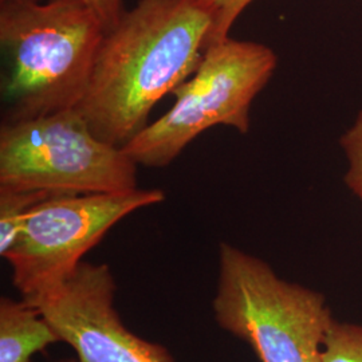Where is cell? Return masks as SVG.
I'll use <instances>...</instances> for the list:
<instances>
[{"label":"cell","mask_w":362,"mask_h":362,"mask_svg":"<svg viewBox=\"0 0 362 362\" xmlns=\"http://www.w3.org/2000/svg\"><path fill=\"white\" fill-rule=\"evenodd\" d=\"M214 26L208 0H139L106 33L78 112L105 143L122 148L156 105L196 71Z\"/></svg>","instance_id":"6da1fadb"},{"label":"cell","mask_w":362,"mask_h":362,"mask_svg":"<svg viewBox=\"0 0 362 362\" xmlns=\"http://www.w3.org/2000/svg\"><path fill=\"white\" fill-rule=\"evenodd\" d=\"M105 35L83 0H0L3 122L76 109Z\"/></svg>","instance_id":"7a4b0ae2"},{"label":"cell","mask_w":362,"mask_h":362,"mask_svg":"<svg viewBox=\"0 0 362 362\" xmlns=\"http://www.w3.org/2000/svg\"><path fill=\"white\" fill-rule=\"evenodd\" d=\"M212 308L220 327L247 342L260 362H321L334 321L321 293L287 282L264 260L224 242Z\"/></svg>","instance_id":"3957f363"},{"label":"cell","mask_w":362,"mask_h":362,"mask_svg":"<svg viewBox=\"0 0 362 362\" xmlns=\"http://www.w3.org/2000/svg\"><path fill=\"white\" fill-rule=\"evenodd\" d=\"M276 66V54L263 43L228 37L209 46L194 74L172 93L175 104L168 112L122 149L139 165L164 168L214 127L246 134L251 105Z\"/></svg>","instance_id":"277c9868"},{"label":"cell","mask_w":362,"mask_h":362,"mask_svg":"<svg viewBox=\"0 0 362 362\" xmlns=\"http://www.w3.org/2000/svg\"><path fill=\"white\" fill-rule=\"evenodd\" d=\"M139 164L98 139L77 109L1 122L0 187L52 194L139 188Z\"/></svg>","instance_id":"5b68a950"},{"label":"cell","mask_w":362,"mask_h":362,"mask_svg":"<svg viewBox=\"0 0 362 362\" xmlns=\"http://www.w3.org/2000/svg\"><path fill=\"white\" fill-rule=\"evenodd\" d=\"M165 200L158 188L57 194L33 208L13 248L3 257L23 299L62 284L110 228L130 214Z\"/></svg>","instance_id":"8992f818"},{"label":"cell","mask_w":362,"mask_h":362,"mask_svg":"<svg viewBox=\"0 0 362 362\" xmlns=\"http://www.w3.org/2000/svg\"><path fill=\"white\" fill-rule=\"evenodd\" d=\"M116 291L107 264L82 262L62 284L25 300L38 308L79 362H175L165 346L122 324Z\"/></svg>","instance_id":"52a82bcc"},{"label":"cell","mask_w":362,"mask_h":362,"mask_svg":"<svg viewBox=\"0 0 362 362\" xmlns=\"http://www.w3.org/2000/svg\"><path fill=\"white\" fill-rule=\"evenodd\" d=\"M59 337L37 306L25 299H0V362H30Z\"/></svg>","instance_id":"ba28073f"},{"label":"cell","mask_w":362,"mask_h":362,"mask_svg":"<svg viewBox=\"0 0 362 362\" xmlns=\"http://www.w3.org/2000/svg\"><path fill=\"white\" fill-rule=\"evenodd\" d=\"M57 196L43 191L0 187V255L4 257L16 243L28 212L40 202Z\"/></svg>","instance_id":"9c48e42d"},{"label":"cell","mask_w":362,"mask_h":362,"mask_svg":"<svg viewBox=\"0 0 362 362\" xmlns=\"http://www.w3.org/2000/svg\"><path fill=\"white\" fill-rule=\"evenodd\" d=\"M321 362H362V325L334 320L325 337Z\"/></svg>","instance_id":"30bf717a"},{"label":"cell","mask_w":362,"mask_h":362,"mask_svg":"<svg viewBox=\"0 0 362 362\" xmlns=\"http://www.w3.org/2000/svg\"><path fill=\"white\" fill-rule=\"evenodd\" d=\"M339 145L348 163L344 180L362 203V110L358 112L349 129L341 136Z\"/></svg>","instance_id":"8fae6325"},{"label":"cell","mask_w":362,"mask_h":362,"mask_svg":"<svg viewBox=\"0 0 362 362\" xmlns=\"http://www.w3.org/2000/svg\"><path fill=\"white\" fill-rule=\"evenodd\" d=\"M214 8V26L208 38L207 50L209 46L221 42L230 37L238 18L245 13L247 7L254 0H208Z\"/></svg>","instance_id":"7c38bea8"},{"label":"cell","mask_w":362,"mask_h":362,"mask_svg":"<svg viewBox=\"0 0 362 362\" xmlns=\"http://www.w3.org/2000/svg\"><path fill=\"white\" fill-rule=\"evenodd\" d=\"M103 22L106 33L110 31L119 22L125 13L122 0H83Z\"/></svg>","instance_id":"4fadbf2b"},{"label":"cell","mask_w":362,"mask_h":362,"mask_svg":"<svg viewBox=\"0 0 362 362\" xmlns=\"http://www.w3.org/2000/svg\"><path fill=\"white\" fill-rule=\"evenodd\" d=\"M55 362H79L77 360V357L76 358H61V360H58V361Z\"/></svg>","instance_id":"5bb4252c"}]
</instances>
